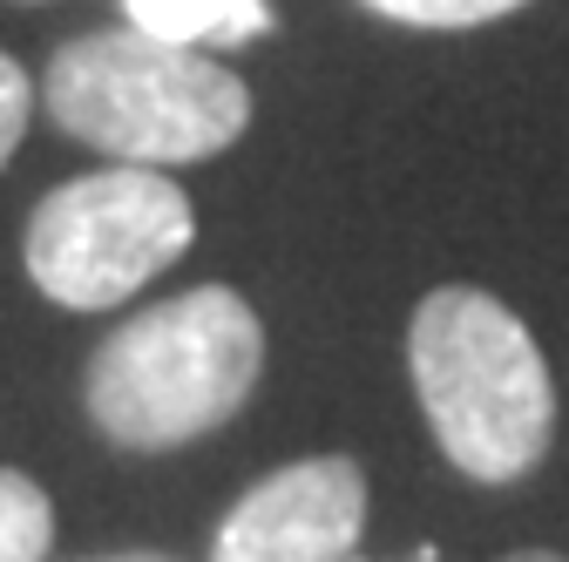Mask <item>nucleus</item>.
<instances>
[{"mask_svg":"<svg viewBox=\"0 0 569 562\" xmlns=\"http://www.w3.org/2000/svg\"><path fill=\"white\" fill-rule=\"evenodd\" d=\"M41 102L76 143L150 170L218 157L251 122V96L231 68L142 28H102L54 48Z\"/></svg>","mask_w":569,"mask_h":562,"instance_id":"obj_1","label":"nucleus"},{"mask_svg":"<svg viewBox=\"0 0 569 562\" xmlns=\"http://www.w3.org/2000/svg\"><path fill=\"white\" fill-rule=\"evenodd\" d=\"M407 367L427 428L468 481L502 488L542 461L556 393L529 325L509 305H495L475 285L427 292L407 332Z\"/></svg>","mask_w":569,"mask_h":562,"instance_id":"obj_2","label":"nucleus"},{"mask_svg":"<svg viewBox=\"0 0 569 562\" xmlns=\"http://www.w3.org/2000/svg\"><path fill=\"white\" fill-rule=\"evenodd\" d=\"M258 367V312L231 285H197L102 339L89 360V413L116 448H183L251 400Z\"/></svg>","mask_w":569,"mask_h":562,"instance_id":"obj_3","label":"nucleus"},{"mask_svg":"<svg viewBox=\"0 0 569 562\" xmlns=\"http://www.w3.org/2000/svg\"><path fill=\"white\" fill-rule=\"evenodd\" d=\"M190 231L197 218L170 177H157L150 163H109L34 203L21 258L54 305L102 312L177 264Z\"/></svg>","mask_w":569,"mask_h":562,"instance_id":"obj_4","label":"nucleus"},{"mask_svg":"<svg viewBox=\"0 0 569 562\" xmlns=\"http://www.w3.org/2000/svg\"><path fill=\"white\" fill-rule=\"evenodd\" d=\"M367 529V474L346 454L292 461L224 515L210 562H352Z\"/></svg>","mask_w":569,"mask_h":562,"instance_id":"obj_5","label":"nucleus"},{"mask_svg":"<svg viewBox=\"0 0 569 562\" xmlns=\"http://www.w3.org/2000/svg\"><path fill=\"white\" fill-rule=\"evenodd\" d=\"M129 28L177 41V48H238L271 28L264 0H122Z\"/></svg>","mask_w":569,"mask_h":562,"instance_id":"obj_6","label":"nucleus"},{"mask_svg":"<svg viewBox=\"0 0 569 562\" xmlns=\"http://www.w3.org/2000/svg\"><path fill=\"white\" fill-rule=\"evenodd\" d=\"M54 542V509L48 495L14 474V468H0V562H41Z\"/></svg>","mask_w":569,"mask_h":562,"instance_id":"obj_7","label":"nucleus"},{"mask_svg":"<svg viewBox=\"0 0 569 562\" xmlns=\"http://www.w3.org/2000/svg\"><path fill=\"white\" fill-rule=\"evenodd\" d=\"M367 8L407 28H481V21L516 14L522 0H367Z\"/></svg>","mask_w":569,"mask_h":562,"instance_id":"obj_8","label":"nucleus"},{"mask_svg":"<svg viewBox=\"0 0 569 562\" xmlns=\"http://www.w3.org/2000/svg\"><path fill=\"white\" fill-rule=\"evenodd\" d=\"M28 116H34V82H28V68L14 54H0V170H8V157L21 150Z\"/></svg>","mask_w":569,"mask_h":562,"instance_id":"obj_9","label":"nucleus"},{"mask_svg":"<svg viewBox=\"0 0 569 562\" xmlns=\"http://www.w3.org/2000/svg\"><path fill=\"white\" fill-rule=\"evenodd\" d=\"M102 562H177V555H157V549H129V555H102Z\"/></svg>","mask_w":569,"mask_h":562,"instance_id":"obj_10","label":"nucleus"},{"mask_svg":"<svg viewBox=\"0 0 569 562\" xmlns=\"http://www.w3.org/2000/svg\"><path fill=\"white\" fill-rule=\"evenodd\" d=\"M509 562H569V555H549V549H522V555H509Z\"/></svg>","mask_w":569,"mask_h":562,"instance_id":"obj_11","label":"nucleus"}]
</instances>
